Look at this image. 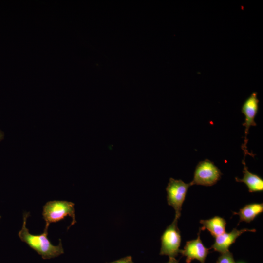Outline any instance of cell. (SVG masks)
I'll return each mask as SVG.
<instances>
[{
    "label": "cell",
    "mask_w": 263,
    "mask_h": 263,
    "mask_svg": "<svg viewBox=\"0 0 263 263\" xmlns=\"http://www.w3.org/2000/svg\"><path fill=\"white\" fill-rule=\"evenodd\" d=\"M167 263H179V261L173 257H169V260Z\"/></svg>",
    "instance_id": "cell-14"
},
{
    "label": "cell",
    "mask_w": 263,
    "mask_h": 263,
    "mask_svg": "<svg viewBox=\"0 0 263 263\" xmlns=\"http://www.w3.org/2000/svg\"><path fill=\"white\" fill-rule=\"evenodd\" d=\"M3 135L2 133L0 131V141L3 138Z\"/></svg>",
    "instance_id": "cell-15"
},
{
    "label": "cell",
    "mask_w": 263,
    "mask_h": 263,
    "mask_svg": "<svg viewBox=\"0 0 263 263\" xmlns=\"http://www.w3.org/2000/svg\"><path fill=\"white\" fill-rule=\"evenodd\" d=\"M244 165L243 173L244 176L242 179L238 177L235 180L238 182L244 183L248 187L250 192H260L263 190V180L258 175L250 172L248 170L244 160H242Z\"/></svg>",
    "instance_id": "cell-9"
},
{
    "label": "cell",
    "mask_w": 263,
    "mask_h": 263,
    "mask_svg": "<svg viewBox=\"0 0 263 263\" xmlns=\"http://www.w3.org/2000/svg\"><path fill=\"white\" fill-rule=\"evenodd\" d=\"M255 229L244 228L238 230L234 228L229 232H224L215 238V242L210 248H213L215 251L218 252L221 254L224 253L229 251V248L232 244L234 243L236 239L245 232H256Z\"/></svg>",
    "instance_id": "cell-8"
},
{
    "label": "cell",
    "mask_w": 263,
    "mask_h": 263,
    "mask_svg": "<svg viewBox=\"0 0 263 263\" xmlns=\"http://www.w3.org/2000/svg\"><path fill=\"white\" fill-rule=\"evenodd\" d=\"M222 175L220 170L214 163L206 159L198 163L193 180L190 183L191 186H212L221 179Z\"/></svg>",
    "instance_id": "cell-3"
},
{
    "label": "cell",
    "mask_w": 263,
    "mask_h": 263,
    "mask_svg": "<svg viewBox=\"0 0 263 263\" xmlns=\"http://www.w3.org/2000/svg\"><path fill=\"white\" fill-rule=\"evenodd\" d=\"M191 183H186L182 180L170 178L166 187L167 199L169 205L171 206L175 212V218L179 219L181 216L182 205L185 201L188 188Z\"/></svg>",
    "instance_id": "cell-4"
},
{
    "label": "cell",
    "mask_w": 263,
    "mask_h": 263,
    "mask_svg": "<svg viewBox=\"0 0 263 263\" xmlns=\"http://www.w3.org/2000/svg\"><path fill=\"white\" fill-rule=\"evenodd\" d=\"M0 218H1V216H0Z\"/></svg>",
    "instance_id": "cell-16"
},
{
    "label": "cell",
    "mask_w": 263,
    "mask_h": 263,
    "mask_svg": "<svg viewBox=\"0 0 263 263\" xmlns=\"http://www.w3.org/2000/svg\"><path fill=\"white\" fill-rule=\"evenodd\" d=\"M29 215V212H26L23 214L22 226L18 233L20 240L36 251L43 259H50L63 254L64 250L61 240H59L57 245H54L47 237L50 225L46 224L43 232L41 234L33 235L29 232L26 227L27 219Z\"/></svg>",
    "instance_id": "cell-1"
},
{
    "label": "cell",
    "mask_w": 263,
    "mask_h": 263,
    "mask_svg": "<svg viewBox=\"0 0 263 263\" xmlns=\"http://www.w3.org/2000/svg\"><path fill=\"white\" fill-rule=\"evenodd\" d=\"M259 103V100L257 98V93L253 92L244 101L242 106L241 112L245 116V121L242 124L245 127L244 139V144L242 145V149L244 152V157L247 154L254 156L247 150L248 139L247 136L250 127L251 126H255L257 125L255 121V118L258 113Z\"/></svg>",
    "instance_id": "cell-6"
},
{
    "label": "cell",
    "mask_w": 263,
    "mask_h": 263,
    "mask_svg": "<svg viewBox=\"0 0 263 263\" xmlns=\"http://www.w3.org/2000/svg\"><path fill=\"white\" fill-rule=\"evenodd\" d=\"M106 263H134L132 258L131 256H126L116 261Z\"/></svg>",
    "instance_id": "cell-13"
},
{
    "label": "cell",
    "mask_w": 263,
    "mask_h": 263,
    "mask_svg": "<svg viewBox=\"0 0 263 263\" xmlns=\"http://www.w3.org/2000/svg\"><path fill=\"white\" fill-rule=\"evenodd\" d=\"M201 231L200 229L196 239L187 241L184 249L180 250L179 253L186 257V263H190L194 259L199 261L201 263H205L209 253L210 248L205 247L200 239Z\"/></svg>",
    "instance_id": "cell-7"
},
{
    "label": "cell",
    "mask_w": 263,
    "mask_h": 263,
    "mask_svg": "<svg viewBox=\"0 0 263 263\" xmlns=\"http://www.w3.org/2000/svg\"><path fill=\"white\" fill-rule=\"evenodd\" d=\"M200 223L202 225L201 230L207 229L214 238L225 232L226 222L222 217L216 216L209 219L201 220Z\"/></svg>",
    "instance_id": "cell-10"
},
{
    "label": "cell",
    "mask_w": 263,
    "mask_h": 263,
    "mask_svg": "<svg viewBox=\"0 0 263 263\" xmlns=\"http://www.w3.org/2000/svg\"><path fill=\"white\" fill-rule=\"evenodd\" d=\"M215 263H236L234 259L233 254L228 251L221 255L218 258ZM239 263H244L240 262Z\"/></svg>",
    "instance_id": "cell-12"
},
{
    "label": "cell",
    "mask_w": 263,
    "mask_h": 263,
    "mask_svg": "<svg viewBox=\"0 0 263 263\" xmlns=\"http://www.w3.org/2000/svg\"><path fill=\"white\" fill-rule=\"evenodd\" d=\"M178 220L174 218L172 223L164 231L161 237V247L159 254L175 258L180 253L181 241L180 231L178 227Z\"/></svg>",
    "instance_id": "cell-5"
},
{
    "label": "cell",
    "mask_w": 263,
    "mask_h": 263,
    "mask_svg": "<svg viewBox=\"0 0 263 263\" xmlns=\"http://www.w3.org/2000/svg\"><path fill=\"white\" fill-rule=\"evenodd\" d=\"M74 206V203L67 201L54 200L47 202L43 207L42 211V216L46 224L50 225L52 223L58 222L68 216L72 219L68 229L76 222Z\"/></svg>",
    "instance_id": "cell-2"
},
{
    "label": "cell",
    "mask_w": 263,
    "mask_h": 263,
    "mask_svg": "<svg viewBox=\"0 0 263 263\" xmlns=\"http://www.w3.org/2000/svg\"><path fill=\"white\" fill-rule=\"evenodd\" d=\"M263 211V203H252L245 205L238 212H233V215L239 216L240 220L238 225L241 222L250 223L258 215Z\"/></svg>",
    "instance_id": "cell-11"
}]
</instances>
